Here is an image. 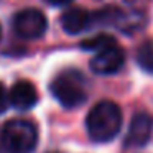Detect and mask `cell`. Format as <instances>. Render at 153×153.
Segmentation results:
<instances>
[{
    "instance_id": "6da1fadb",
    "label": "cell",
    "mask_w": 153,
    "mask_h": 153,
    "mask_svg": "<svg viewBox=\"0 0 153 153\" xmlns=\"http://www.w3.org/2000/svg\"><path fill=\"white\" fill-rule=\"evenodd\" d=\"M86 127L94 142H110L122 127V110L112 100H100L87 114Z\"/></svg>"
},
{
    "instance_id": "7a4b0ae2",
    "label": "cell",
    "mask_w": 153,
    "mask_h": 153,
    "mask_svg": "<svg viewBox=\"0 0 153 153\" xmlns=\"http://www.w3.org/2000/svg\"><path fill=\"white\" fill-rule=\"evenodd\" d=\"M51 94L54 99L66 109H74L84 104L87 99V87L86 79L79 71L68 69L58 74L51 82Z\"/></svg>"
},
{
    "instance_id": "3957f363",
    "label": "cell",
    "mask_w": 153,
    "mask_h": 153,
    "mask_svg": "<svg viewBox=\"0 0 153 153\" xmlns=\"http://www.w3.org/2000/svg\"><path fill=\"white\" fill-rule=\"evenodd\" d=\"M0 140L8 153H31L38 143V130L28 120L12 119L4 125Z\"/></svg>"
},
{
    "instance_id": "277c9868",
    "label": "cell",
    "mask_w": 153,
    "mask_h": 153,
    "mask_svg": "<svg viewBox=\"0 0 153 153\" xmlns=\"http://www.w3.org/2000/svg\"><path fill=\"white\" fill-rule=\"evenodd\" d=\"M48 28L45 13L38 8H23L13 17V30L18 36L27 40H36L43 36Z\"/></svg>"
},
{
    "instance_id": "5b68a950",
    "label": "cell",
    "mask_w": 153,
    "mask_h": 153,
    "mask_svg": "<svg viewBox=\"0 0 153 153\" xmlns=\"http://www.w3.org/2000/svg\"><path fill=\"white\" fill-rule=\"evenodd\" d=\"M123 63H125L123 50L117 45H112L97 51V54L91 59V69L99 76H109L122 69Z\"/></svg>"
},
{
    "instance_id": "8992f818",
    "label": "cell",
    "mask_w": 153,
    "mask_h": 153,
    "mask_svg": "<svg viewBox=\"0 0 153 153\" xmlns=\"http://www.w3.org/2000/svg\"><path fill=\"white\" fill-rule=\"evenodd\" d=\"M153 132V120L148 114L138 112L133 115L132 122H130L128 132L125 137V145L127 146H143L148 143L150 137Z\"/></svg>"
},
{
    "instance_id": "52a82bcc",
    "label": "cell",
    "mask_w": 153,
    "mask_h": 153,
    "mask_svg": "<svg viewBox=\"0 0 153 153\" xmlns=\"http://www.w3.org/2000/svg\"><path fill=\"white\" fill-rule=\"evenodd\" d=\"M10 104L18 110H30L31 107L36 105L38 102V92L36 87L27 79L17 81L8 94Z\"/></svg>"
},
{
    "instance_id": "ba28073f",
    "label": "cell",
    "mask_w": 153,
    "mask_h": 153,
    "mask_svg": "<svg viewBox=\"0 0 153 153\" xmlns=\"http://www.w3.org/2000/svg\"><path fill=\"white\" fill-rule=\"evenodd\" d=\"M91 15L81 7L68 8L61 15V27L68 35H79L89 27Z\"/></svg>"
},
{
    "instance_id": "9c48e42d",
    "label": "cell",
    "mask_w": 153,
    "mask_h": 153,
    "mask_svg": "<svg viewBox=\"0 0 153 153\" xmlns=\"http://www.w3.org/2000/svg\"><path fill=\"white\" fill-rule=\"evenodd\" d=\"M137 63L143 71L153 74V40H146L137 50Z\"/></svg>"
},
{
    "instance_id": "30bf717a",
    "label": "cell",
    "mask_w": 153,
    "mask_h": 153,
    "mask_svg": "<svg viewBox=\"0 0 153 153\" xmlns=\"http://www.w3.org/2000/svg\"><path fill=\"white\" fill-rule=\"evenodd\" d=\"M112 45H117V43L110 35H96L92 38L84 40L81 43V46H82V50H87V51H100L107 46H112Z\"/></svg>"
},
{
    "instance_id": "8fae6325",
    "label": "cell",
    "mask_w": 153,
    "mask_h": 153,
    "mask_svg": "<svg viewBox=\"0 0 153 153\" xmlns=\"http://www.w3.org/2000/svg\"><path fill=\"white\" fill-rule=\"evenodd\" d=\"M8 104H10V100H8V94H7V91H5L4 84L0 82V115L7 110Z\"/></svg>"
},
{
    "instance_id": "7c38bea8",
    "label": "cell",
    "mask_w": 153,
    "mask_h": 153,
    "mask_svg": "<svg viewBox=\"0 0 153 153\" xmlns=\"http://www.w3.org/2000/svg\"><path fill=\"white\" fill-rule=\"evenodd\" d=\"M46 2L51 4V5H54V7H64V5L71 4L73 0H46Z\"/></svg>"
},
{
    "instance_id": "4fadbf2b",
    "label": "cell",
    "mask_w": 153,
    "mask_h": 153,
    "mask_svg": "<svg viewBox=\"0 0 153 153\" xmlns=\"http://www.w3.org/2000/svg\"><path fill=\"white\" fill-rule=\"evenodd\" d=\"M0 35H2V30H0Z\"/></svg>"
}]
</instances>
